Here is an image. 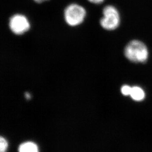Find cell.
<instances>
[{"instance_id": "6da1fadb", "label": "cell", "mask_w": 152, "mask_h": 152, "mask_svg": "<svg viewBox=\"0 0 152 152\" xmlns=\"http://www.w3.org/2000/svg\"><path fill=\"white\" fill-rule=\"evenodd\" d=\"M126 58L134 63H143L148 59L149 52L146 46L139 40H132L125 48Z\"/></svg>"}, {"instance_id": "7a4b0ae2", "label": "cell", "mask_w": 152, "mask_h": 152, "mask_svg": "<svg viewBox=\"0 0 152 152\" xmlns=\"http://www.w3.org/2000/svg\"><path fill=\"white\" fill-rule=\"evenodd\" d=\"M103 17L100 20L102 27L107 30H113L118 28L120 18L119 12L114 6H107L103 10Z\"/></svg>"}, {"instance_id": "3957f363", "label": "cell", "mask_w": 152, "mask_h": 152, "mask_svg": "<svg viewBox=\"0 0 152 152\" xmlns=\"http://www.w3.org/2000/svg\"><path fill=\"white\" fill-rule=\"evenodd\" d=\"M86 12L82 6L76 4H69L64 11V17L66 23L70 26L80 24L86 16Z\"/></svg>"}, {"instance_id": "277c9868", "label": "cell", "mask_w": 152, "mask_h": 152, "mask_svg": "<svg viewBox=\"0 0 152 152\" xmlns=\"http://www.w3.org/2000/svg\"><path fill=\"white\" fill-rule=\"evenodd\" d=\"M10 30L16 35H22L29 30L30 24L25 16L20 14L14 15L9 22Z\"/></svg>"}, {"instance_id": "5b68a950", "label": "cell", "mask_w": 152, "mask_h": 152, "mask_svg": "<svg viewBox=\"0 0 152 152\" xmlns=\"http://www.w3.org/2000/svg\"><path fill=\"white\" fill-rule=\"evenodd\" d=\"M130 96L134 100L141 101L145 98V92L140 86H132Z\"/></svg>"}, {"instance_id": "8992f818", "label": "cell", "mask_w": 152, "mask_h": 152, "mask_svg": "<svg viewBox=\"0 0 152 152\" xmlns=\"http://www.w3.org/2000/svg\"><path fill=\"white\" fill-rule=\"evenodd\" d=\"M19 152H39L37 145L33 142H25L19 147Z\"/></svg>"}, {"instance_id": "52a82bcc", "label": "cell", "mask_w": 152, "mask_h": 152, "mask_svg": "<svg viewBox=\"0 0 152 152\" xmlns=\"http://www.w3.org/2000/svg\"><path fill=\"white\" fill-rule=\"evenodd\" d=\"M132 87L129 85H124L122 86L121 91L122 94L124 96H130Z\"/></svg>"}, {"instance_id": "ba28073f", "label": "cell", "mask_w": 152, "mask_h": 152, "mask_svg": "<svg viewBox=\"0 0 152 152\" xmlns=\"http://www.w3.org/2000/svg\"><path fill=\"white\" fill-rule=\"evenodd\" d=\"M8 144L6 139L1 137L0 138V152H6L7 150Z\"/></svg>"}, {"instance_id": "9c48e42d", "label": "cell", "mask_w": 152, "mask_h": 152, "mask_svg": "<svg viewBox=\"0 0 152 152\" xmlns=\"http://www.w3.org/2000/svg\"><path fill=\"white\" fill-rule=\"evenodd\" d=\"M88 1L91 3H93L95 4H99L104 1V0H88Z\"/></svg>"}, {"instance_id": "30bf717a", "label": "cell", "mask_w": 152, "mask_h": 152, "mask_svg": "<svg viewBox=\"0 0 152 152\" xmlns=\"http://www.w3.org/2000/svg\"><path fill=\"white\" fill-rule=\"evenodd\" d=\"M25 97H26V98L27 99H30L31 97L30 94L29 92H26V93H25Z\"/></svg>"}, {"instance_id": "8fae6325", "label": "cell", "mask_w": 152, "mask_h": 152, "mask_svg": "<svg viewBox=\"0 0 152 152\" xmlns=\"http://www.w3.org/2000/svg\"><path fill=\"white\" fill-rule=\"evenodd\" d=\"M34 1H36V3H42L43 1H46L48 0H34Z\"/></svg>"}]
</instances>
